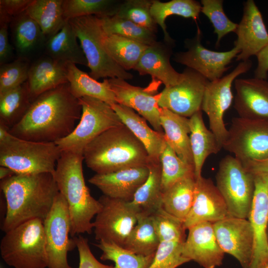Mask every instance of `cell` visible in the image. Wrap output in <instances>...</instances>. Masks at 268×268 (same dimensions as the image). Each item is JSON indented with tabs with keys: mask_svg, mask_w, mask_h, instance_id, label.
Returning <instances> with one entry per match:
<instances>
[{
	"mask_svg": "<svg viewBox=\"0 0 268 268\" xmlns=\"http://www.w3.org/2000/svg\"><path fill=\"white\" fill-rule=\"evenodd\" d=\"M103 43L110 57L127 71L134 69L149 46L119 35L105 33Z\"/></svg>",
	"mask_w": 268,
	"mask_h": 268,
	"instance_id": "obj_35",
	"label": "cell"
},
{
	"mask_svg": "<svg viewBox=\"0 0 268 268\" xmlns=\"http://www.w3.org/2000/svg\"><path fill=\"white\" fill-rule=\"evenodd\" d=\"M67 77L71 94L79 99L90 97L102 100L110 105L117 103L108 79L99 82L72 63H66Z\"/></svg>",
	"mask_w": 268,
	"mask_h": 268,
	"instance_id": "obj_29",
	"label": "cell"
},
{
	"mask_svg": "<svg viewBox=\"0 0 268 268\" xmlns=\"http://www.w3.org/2000/svg\"><path fill=\"white\" fill-rule=\"evenodd\" d=\"M216 184L229 215L248 219L255 192L254 175L239 160L228 155L219 162Z\"/></svg>",
	"mask_w": 268,
	"mask_h": 268,
	"instance_id": "obj_9",
	"label": "cell"
},
{
	"mask_svg": "<svg viewBox=\"0 0 268 268\" xmlns=\"http://www.w3.org/2000/svg\"><path fill=\"white\" fill-rule=\"evenodd\" d=\"M242 163L268 157V119L232 120L223 147Z\"/></svg>",
	"mask_w": 268,
	"mask_h": 268,
	"instance_id": "obj_10",
	"label": "cell"
},
{
	"mask_svg": "<svg viewBox=\"0 0 268 268\" xmlns=\"http://www.w3.org/2000/svg\"><path fill=\"white\" fill-rule=\"evenodd\" d=\"M68 20L57 34L47 39L46 54L53 60L63 63L88 66L83 51Z\"/></svg>",
	"mask_w": 268,
	"mask_h": 268,
	"instance_id": "obj_31",
	"label": "cell"
},
{
	"mask_svg": "<svg viewBox=\"0 0 268 268\" xmlns=\"http://www.w3.org/2000/svg\"><path fill=\"white\" fill-rule=\"evenodd\" d=\"M245 168L254 175H268V157L261 160L242 163Z\"/></svg>",
	"mask_w": 268,
	"mask_h": 268,
	"instance_id": "obj_52",
	"label": "cell"
},
{
	"mask_svg": "<svg viewBox=\"0 0 268 268\" xmlns=\"http://www.w3.org/2000/svg\"><path fill=\"white\" fill-rule=\"evenodd\" d=\"M196 181L195 176L184 178L163 193L162 208L184 222L193 205Z\"/></svg>",
	"mask_w": 268,
	"mask_h": 268,
	"instance_id": "obj_32",
	"label": "cell"
},
{
	"mask_svg": "<svg viewBox=\"0 0 268 268\" xmlns=\"http://www.w3.org/2000/svg\"><path fill=\"white\" fill-rule=\"evenodd\" d=\"M8 23L0 21V64L7 63L12 55V48L9 42Z\"/></svg>",
	"mask_w": 268,
	"mask_h": 268,
	"instance_id": "obj_50",
	"label": "cell"
},
{
	"mask_svg": "<svg viewBox=\"0 0 268 268\" xmlns=\"http://www.w3.org/2000/svg\"><path fill=\"white\" fill-rule=\"evenodd\" d=\"M95 246L102 251L100 259L113 261L116 268H148L155 255H137L114 243L104 241H99Z\"/></svg>",
	"mask_w": 268,
	"mask_h": 268,
	"instance_id": "obj_41",
	"label": "cell"
},
{
	"mask_svg": "<svg viewBox=\"0 0 268 268\" xmlns=\"http://www.w3.org/2000/svg\"><path fill=\"white\" fill-rule=\"evenodd\" d=\"M159 244L151 215L137 213L136 224L123 247L136 254L146 256L155 254Z\"/></svg>",
	"mask_w": 268,
	"mask_h": 268,
	"instance_id": "obj_37",
	"label": "cell"
},
{
	"mask_svg": "<svg viewBox=\"0 0 268 268\" xmlns=\"http://www.w3.org/2000/svg\"><path fill=\"white\" fill-rule=\"evenodd\" d=\"M201 35L198 30L193 39L187 40L185 42L187 51L176 53L173 60L197 71L208 81H214L222 77L230 68L228 65L236 58L240 50L236 47L226 52L209 50L201 44Z\"/></svg>",
	"mask_w": 268,
	"mask_h": 268,
	"instance_id": "obj_14",
	"label": "cell"
},
{
	"mask_svg": "<svg viewBox=\"0 0 268 268\" xmlns=\"http://www.w3.org/2000/svg\"><path fill=\"white\" fill-rule=\"evenodd\" d=\"M98 200L102 206L93 222L95 239L123 247L136 224L137 210L130 201L105 195L100 197Z\"/></svg>",
	"mask_w": 268,
	"mask_h": 268,
	"instance_id": "obj_13",
	"label": "cell"
},
{
	"mask_svg": "<svg viewBox=\"0 0 268 268\" xmlns=\"http://www.w3.org/2000/svg\"><path fill=\"white\" fill-rule=\"evenodd\" d=\"M153 0H127L122 2L115 15L156 32L157 24L150 12Z\"/></svg>",
	"mask_w": 268,
	"mask_h": 268,
	"instance_id": "obj_44",
	"label": "cell"
},
{
	"mask_svg": "<svg viewBox=\"0 0 268 268\" xmlns=\"http://www.w3.org/2000/svg\"><path fill=\"white\" fill-rule=\"evenodd\" d=\"M234 47L240 50L237 61H245L268 45V32L262 15L253 0L245 2L243 14L235 32Z\"/></svg>",
	"mask_w": 268,
	"mask_h": 268,
	"instance_id": "obj_20",
	"label": "cell"
},
{
	"mask_svg": "<svg viewBox=\"0 0 268 268\" xmlns=\"http://www.w3.org/2000/svg\"><path fill=\"white\" fill-rule=\"evenodd\" d=\"M201 3L194 0H172L162 2L153 0L150 8L151 15L157 25L162 29L166 42L171 43L173 40L167 31L165 20L172 15L196 19L201 12Z\"/></svg>",
	"mask_w": 268,
	"mask_h": 268,
	"instance_id": "obj_38",
	"label": "cell"
},
{
	"mask_svg": "<svg viewBox=\"0 0 268 268\" xmlns=\"http://www.w3.org/2000/svg\"><path fill=\"white\" fill-rule=\"evenodd\" d=\"M149 175L147 166L120 170L104 174H96L88 182L108 197L132 201L138 188Z\"/></svg>",
	"mask_w": 268,
	"mask_h": 268,
	"instance_id": "obj_23",
	"label": "cell"
},
{
	"mask_svg": "<svg viewBox=\"0 0 268 268\" xmlns=\"http://www.w3.org/2000/svg\"><path fill=\"white\" fill-rule=\"evenodd\" d=\"M184 242H160L153 261L148 268H177L190 262L183 255Z\"/></svg>",
	"mask_w": 268,
	"mask_h": 268,
	"instance_id": "obj_47",
	"label": "cell"
},
{
	"mask_svg": "<svg viewBox=\"0 0 268 268\" xmlns=\"http://www.w3.org/2000/svg\"><path fill=\"white\" fill-rule=\"evenodd\" d=\"M32 102L27 81L0 94V123L10 130L23 118Z\"/></svg>",
	"mask_w": 268,
	"mask_h": 268,
	"instance_id": "obj_34",
	"label": "cell"
},
{
	"mask_svg": "<svg viewBox=\"0 0 268 268\" xmlns=\"http://www.w3.org/2000/svg\"><path fill=\"white\" fill-rule=\"evenodd\" d=\"M160 119L167 143L182 160L194 166L189 135V118L161 108Z\"/></svg>",
	"mask_w": 268,
	"mask_h": 268,
	"instance_id": "obj_27",
	"label": "cell"
},
{
	"mask_svg": "<svg viewBox=\"0 0 268 268\" xmlns=\"http://www.w3.org/2000/svg\"><path fill=\"white\" fill-rule=\"evenodd\" d=\"M255 192L248 219L253 231L254 249L249 268L268 263V175H255Z\"/></svg>",
	"mask_w": 268,
	"mask_h": 268,
	"instance_id": "obj_17",
	"label": "cell"
},
{
	"mask_svg": "<svg viewBox=\"0 0 268 268\" xmlns=\"http://www.w3.org/2000/svg\"><path fill=\"white\" fill-rule=\"evenodd\" d=\"M171 51L158 42L148 46L134 70L140 75H151L153 80L162 83L165 87L179 83L184 75L183 72H177L172 66L170 62Z\"/></svg>",
	"mask_w": 268,
	"mask_h": 268,
	"instance_id": "obj_24",
	"label": "cell"
},
{
	"mask_svg": "<svg viewBox=\"0 0 268 268\" xmlns=\"http://www.w3.org/2000/svg\"><path fill=\"white\" fill-rule=\"evenodd\" d=\"M179 83L165 87L159 93L158 104L162 108L185 117H191L201 110L205 87L208 80L197 71L186 67Z\"/></svg>",
	"mask_w": 268,
	"mask_h": 268,
	"instance_id": "obj_15",
	"label": "cell"
},
{
	"mask_svg": "<svg viewBox=\"0 0 268 268\" xmlns=\"http://www.w3.org/2000/svg\"><path fill=\"white\" fill-rule=\"evenodd\" d=\"M63 3V0H33L25 12L49 39L59 32L67 21L64 16Z\"/></svg>",
	"mask_w": 268,
	"mask_h": 268,
	"instance_id": "obj_33",
	"label": "cell"
},
{
	"mask_svg": "<svg viewBox=\"0 0 268 268\" xmlns=\"http://www.w3.org/2000/svg\"><path fill=\"white\" fill-rule=\"evenodd\" d=\"M159 159L162 167L163 193L179 180L195 176L194 166L182 160L167 142Z\"/></svg>",
	"mask_w": 268,
	"mask_h": 268,
	"instance_id": "obj_42",
	"label": "cell"
},
{
	"mask_svg": "<svg viewBox=\"0 0 268 268\" xmlns=\"http://www.w3.org/2000/svg\"><path fill=\"white\" fill-rule=\"evenodd\" d=\"M263 268H268V263H267Z\"/></svg>",
	"mask_w": 268,
	"mask_h": 268,
	"instance_id": "obj_55",
	"label": "cell"
},
{
	"mask_svg": "<svg viewBox=\"0 0 268 268\" xmlns=\"http://www.w3.org/2000/svg\"><path fill=\"white\" fill-rule=\"evenodd\" d=\"M43 221L35 219L5 232L1 239L2 259L13 268H46L48 260Z\"/></svg>",
	"mask_w": 268,
	"mask_h": 268,
	"instance_id": "obj_5",
	"label": "cell"
},
{
	"mask_svg": "<svg viewBox=\"0 0 268 268\" xmlns=\"http://www.w3.org/2000/svg\"><path fill=\"white\" fill-rule=\"evenodd\" d=\"M83 154L62 151L54 177L59 192L66 201L71 223L70 236L86 233L93 228V217L100 211L101 204L90 194L83 173Z\"/></svg>",
	"mask_w": 268,
	"mask_h": 268,
	"instance_id": "obj_4",
	"label": "cell"
},
{
	"mask_svg": "<svg viewBox=\"0 0 268 268\" xmlns=\"http://www.w3.org/2000/svg\"><path fill=\"white\" fill-rule=\"evenodd\" d=\"M81 114L78 99L65 83L38 96L9 133L28 140L56 142L71 134Z\"/></svg>",
	"mask_w": 268,
	"mask_h": 268,
	"instance_id": "obj_1",
	"label": "cell"
},
{
	"mask_svg": "<svg viewBox=\"0 0 268 268\" xmlns=\"http://www.w3.org/2000/svg\"><path fill=\"white\" fill-rule=\"evenodd\" d=\"M108 79L117 103L136 111L154 130L164 133L160 123L161 108L158 104L159 93L155 94L149 88L133 85L123 79Z\"/></svg>",
	"mask_w": 268,
	"mask_h": 268,
	"instance_id": "obj_19",
	"label": "cell"
},
{
	"mask_svg": "<svg viewBox=\"0 0 268 268\" xmlns=\"http://www.w3.org/2000/svg\"><path fill=\"white\" fill-rule=\"evenodd\" d=\"M151 217L160 242L185 241L186 229L184 222L166 211L162 207Z\"/></svg>",
	"mask_w": 268,
	"mask_h": 268,
	"instance_id": "obj_43",
	"label": "cell"
},
{
	"mask_svg": "<svg viewBox=\"0 0 268 268\" xmlns=\"http://www.w3.org/2000/svg\"><path fill=\"white\" fill-rule=\"evenodd\" d=\"M256 57L258 64L254 71L255 77L267 80L268 76V45Z\"/></svg>",
	"mask_w": 268,
	"mask_h": 268,
	"instance_id": "obj_51",
	"label": "cell"
},
{
	"mask_svg": "<svg viewBox=\"0 0 268 268\" xmlns=\"http://www.w3.org/2000/svg\"><path fill=\"white\" fill-rule=\"evenodd\" d=\"M225 201L209 178L196 179L192 208L184 223L186 229L200 223H214L229 216Z\"/></svg>",
	"mask_w": 268,
	"mask_h": 268,
	"instance_id": "obj_18",
	"label": "cell"
},
{
	"mask_svg": "<svg viewBox=\"0 0 268 268\" xmlns=\"http://www.w3.org/2000/svg\"><path fill=\"white\" fill-rule=\"evenodd\" d=\"M10 134L9 129L0 123V142L4 140Z\"/></svg>",
	"mask_w": 268,
	"mask_h": 268,
	"instance_id": "obj_54",
	"label": "cell"
},
{
	"mask_svg": "<svg viewBox=\"0 0 268 268\" xmlns=\"http://www.w3.org/2000/svg\"><path fill=\"white\" fill-rule=\"evenodd\" d=\"M61 153L55 142L28 140L10 133L0 142V166L8 167L17 174L54 175Z\"/></svg>",
	"mask_w": 268,
	"mask_h": 268,
	"instance_id": "obj_6",
	"label": "cell"
},
{
	"mask_svg": "<svg viewBox=\"0 0 268 268\" xmlns=\"http://www.w3.org/2000/svg\"><path fill=\"white\" fill-rule=\"evenodd\" d=\"M222 0H201V12L209 20L217 35L216 46H219L222 38L230 32H235L238 24L227 16L223 8Z\"/></svg>",
	"mask_w": 268,
	"mask_h": 268,
	"instance_id": "obj_45",
	"label": "cell"
},
{
	"mask_svg": "<svg viewBox=\"0 0 268 268\" xmlns=\"http://www.w3.org/2000/svg\"><path fill=\"white\" fill-rule=\"evenodd\" d=\"M124 124L143 144L152 160H159L166 143L164 133L151 129L134 110L119 103L111 105Z\"/></svg>",
	"mask_w": 268,
	"mask_h": 268,
	"instance_id": "obj_26",
	"label": "cell"
},
{
	"mask_svg": "<svg viewBox=\"0 0 268 268\" xmlns=\"http://www.w3.org/2000/svg\"><path fill=\"white\" fill-rule=\"evenodd\" d=\"M66 64L47 56L30 65L27 81L32 102L41 94L68 83Z\"/></svg>",
	"mask_w": 268,
	"mask_h": 268,
	"instance_id": "obj_25",
	"label": "cell"
},
{
	"mask_svg": "<svg viewBox=\"0 0 268 268\" xmlns=\"http://www.w3.org/2000/svg\"><path fill=\"white\" fill-rule=\"evenodd\" d=\"M104 32L151 46L157 42L155 33L117 15L99 17Z\"/></svg>",
	"mask_w": 268,
	"mask_h": 268,
	"instance_id": "obj_39",
	"label": "cell"
},
{
	"mask_svg": "<svg viewBox=\"0 0 268 268\" xmlns=\"http://www.w3.org/2000/svg\"><path fill=\"white\" fill-rule=\"evenodd\" d=\"M84 161L96 174H108L147 166L151 160L143 144L124 125L111 128L91 141Z\"/></svg>",
	"mask_w": 268,
	"mask_h": 268,
	"instance_id": "obj_3",
	"label": "cell"
},
{
	"mask_svg": "<svg viewBox=\"0 0 268 268\" xmlns=\"http://www.w3.org/2000/svg\"><path fill=\"white\" fill-rule=\"evenodd\" d=\"M252 66L250 60L241 62L229 73L215 80L209 81L205 87L201 110L207 115L209 130L215 136L221 149L228 134L223 117L234 98L232 83L238 76L249 71Z\"/></svg>",
	"mask_w": 268,
	"mask_h": 268,
	"instance_id": "obj_11",
	"label": "cell"
},
{
	"mask_svg": "<svg viewBox=\"0 0 268 268\" xmlns=\"http://www.w3.org/2000/svg\"><path fill=\"white\" fill-rule=\"evenodd\" d=\"M121 3L114 0H63L64 16L67 20L89 15L112 16Z\"/></svg>",
	"mask_w": 268,
	"mask_h": 268,
	"instance_id": "obj_40",
	"label": "cell"
},
{
	"mask_svg": "<svg viewBox=\"0 0 268 268\" xmlns=\"http://www.w3.org/2000/svg\"><path fill=\"white\" fill-rule=\"evenodd\" d=\"M190 143L196 179L201 177L207 157L217 153L221 148L213 133L205 127L200 110L189 118Z\"/></svg>",
	"mask_w": 268,
	"mask_h": 268,
	"instance_id": "obj_28",
	"label": "cell"
},
{
	"mask_svg": "<svg viewBox=\"0 0 268 268\" xmlns=\"http://www.w3.org/2000/svg\"><path fill=\"white\" fill-rule=\"evenodd\" d=\"M15 173L10 169L4 166L0 167V180L6 179L15 174Z\"/></svg>",
	"mask_w": 268,
	"mask_h": 268,
	"instance_id": "obj_53",
	"label": "cell"
},
{
	"mask_svg": "<svg viewBox=\"0 0 268 268\" xmlns=\"http://www.w3.org/2000/svg\"><path fill=\"white\" fill-rule=\"evenodd\" d=\"M83 51L90 69L89 75L101 78L132 79L133 75L108 55L103 43L104 32L99 17L89 15L68 20Z\"/></svg>",
	"mask_w": 268,
	"mask_h": 268,
	"instance_id": "obj_7",
	"label": "cell"
},
{
	"mask_svg": "<svg viewBox=\"0 0 268 268\" xmlns=\"http://www.w3.org/2000/svg\"><path fill=\"white\" fill-rule=\"evenodd\" d=\"M267 234H268V230H267Z\"/></svg>",
	"mask_w": 268,
	"mask_h": 268,
	"instance_id": "obj_56",
	"label": "cell"
},
{
	"mask_svg": "<svg viewBox=\"0 0 268 268\" xmlns=\"http://www.w3.org/2000/svg\"><path fill=\"white\" fill-rule=\"evenodd\" d=\"M188 230V235L183 244V256L204 268H215L221 265L224 252L216 239L213 223H200Z\"/></svg>",
	"mask_w": 268,
	"mask_h": 268,
	"instance_id": "obj_21",
	"label": "cell"
},
{
	"mask_svg": "<svg viewBox=\"0 0 268 268\" xmlns=\"http://www.w3.org/2000/svg\"><path fill=\"white\" fill-rule=\"evenodd\" d=\"M78 100L81 106L78 123L70 134L55 143L62 151L83 154L86 146L97 136L123 123L108 103L86 96Z\"/></svg>",
	"mask_w": 268,
	"mask_h": 268,
	"instance_id": "obj_8",
	"label": "cell"
},
{
	"mask_svg": "<svg viewBox=\"0 0 268 268\" xmlns=\"http://www.w3.org/2000/svg\"><path fill=\"white\" fill-rule=\"evenodd\" d=\"M6 210L1 229L5 233L27 221H43L59 193L54 175L48 173L15 174L0 180Z\"/></svg>",
	"mask_w": 268,
	"mask_h": 268,
	"instance_id": "obj_2",
	"label": "cell"
},
{
	"mask_svg": "<svg viewBox=\"0 0 268 268\" xmlns=\"http://www.w3.org/2000/svg\"><path fill=\"white\" fill-rule=\"evenodd\" d=\"M73 238L79 255L78 268H116L113 265H107L98 261L92 253L88 239L78 235Z\"/></svg>",
	"mask_w": 268,
	"mask_h": 268,
	"instance_id": "obj_48",
	"label": "cell"
},
{
	"mask_svg": "<svg viewBox=\"0 0 268 268\" xmlns=\"http://www.w3.org/2000/svg\"><path fill=\"white\" fill-rule=\"evenodd\" d=\"M26 58L20 57L0 67V94L14 89L27 81L30 67Z\"/></svg>",
	"mask_w": 268,
	"mask_h": 268,
	"instance_id": "obj_46",
	"label": "cell"
},
{
	"mask_svg": "<svg viewBox=\"0 0 268 268\" xmlns=\"http://www.w3.org/2000/svg\"><path fill=\"white\" fill-rule=\"evenodd\" d=\"M33 0H0V21L7 23L24 12Z\"/></svg>",
	"mask_w": 268,
	"mask_h": 268,
	"instance_id": "obj_49",
	"label": "cell"
},
{
	"mask_svg": "<svg viewBox=\"0 0 268 268\" xmlns=\"http://www.w3.org/2000/svg\"><path fill=\"white\" fill-rule=\"evenodd\" d=\"M11 22L13 42L22 58L33 52L46 38L37 23L25 11Z\"/></svg>",
	"mask_w": 268,
	"mask_h": 268,
	"instance_id": "obj_36",
	"label": "cell"
},
{
	"mask_svg": "<svg viewBox=\"0 0 268 268\" xmlns=\"http://www.w3.org/2000/svg\"><path fill=\"white\" fill-rule=\"evenodd\" d=\"M149 175L130 201L138 213L150 216L162 207V167L159 160H151Z\"/></svg>",
	"mask_w": 268,
	"mask_h": 268,
	"instance_id": "obj_30",
	"label": "cell"
},
{
	"mask_svg": "<svg viewBox=\"0 0 268 268\" xmlns=\"http://www.w3.org/2000/svg\"><path fill=\"white\" fill-rule=\"evenodd\" d=\"M43 224L48 260L47 268H71L68 263L67 253L76 245L73 238H69L71 223L68 208L60 192Z\"/></svg>",
	"mask_w": 268,
	"mask_h": 268,
	"instance_id": "obj_12",
	"label": "cell"
},
{
	"mask_svg": "<svg viewBox=\"0 0 268 268\" xmlns=\"http://www.w3.org/2000/svg\"><path fill=\"white\" fill-rule=\"evenodd\" d=\"M213 228L224 253L236 259L243 268H249L254 249L253 231L249 220L229 216L213 223Z\"/></svg>",
	"mask_w": 268,
	"mask_h": 268,
	"instance_id": "obj_16",
	"label": "cell"
},
{
	"mask_svg": "<svg viewBox=\"0 0 268 268\" xmlns=\"http://www.w3.org/2000/svg\"><path fill=\"white\" fill-rule=\"evenodd\" d=\"M235 110L239 117L268 119V81L256 77L234 80Z\"/></svg>",
	"mask_w": 268,
	"mask_h": 268,
	"instance_id": "obj_22",
	"label": "cell"
}]
</instances>
